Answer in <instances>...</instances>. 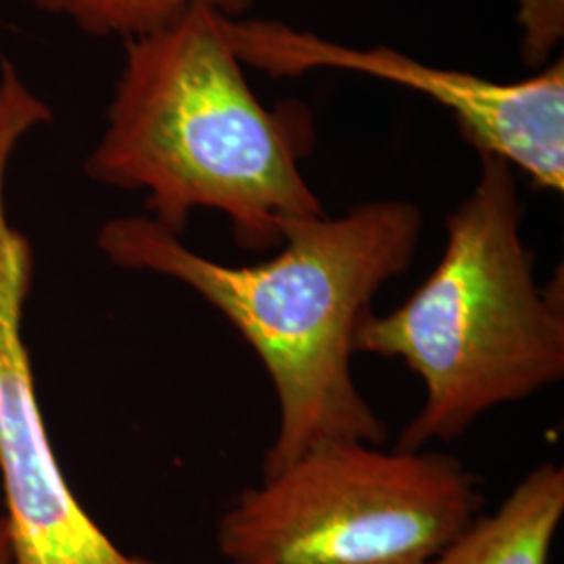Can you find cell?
I'll return each mask as SVG.
<instances>
[{
  "mask_svg": "<svg viewBox=\"0 0 564 564\" xmlns=\"http://www.w3.org/2000/svg\"><path fill=\"white\" fill-rule=\"evenodd\" d=\"M563 517V466L542 463L496 512L463 529L433 564H547Z\"/></svg>",
  "mask_w": 564,
  "mask_h": 564,
  "instance_id": "obj_7",
  "label": "cell"
},
{
  "mask_svg": "<svg viewBox=\"0 0 564 564\" xmlns=\"http://www.w3.org/2000/svg\"><path fill=\"white\" fill-rule=\"evenodd\" d=\"M521 55L529 67H544L564 39V0H517Z\"/></svg>",
  "mask_w": 564,
  "mask_h": 564,
  "instance_id": "obj_9",
  "label": "cell"
},
{
  "mask_svg": "<svg viewBox=\"0 0 564 564\" xmlns=\"http://www.w3.org/2000/svg\"><path fill=\"white\" fill-rule=\"evenodd\" d=\"M220 28L242 65L276 78L339 69L426 95L454 118L477 155L505 160L540 188L564 191L563 57L531 78L496 82L435 67L389 46H347L281 21L223 15Z\"/></svg>",
  "mask_w": 564,
  "mask_h": 564,
  "instance_id": "obj_5",
  "label": "cell"
},
{
  "mask_svg": "<svg viewBox=\"0 0 564 564\" xmlns=\"http://www.w3.org/2000/svg\"><path fill=\"white\" fill-rule=\"evenodd\" d=\"M479 162V181L447 216L433 272L356 333V354L400 360L423 383L402 449L454 442L487 412L563 381V270L540 284L514 170L487 153Z\"/></svg>",
  "mask_w": 564,
  "mask_h": 564,
  "instance_id": "obj_3",
  "label": "cell"
},
{
  "mask_svg": "<svg viewBox=\"0 0 564 564\" xmlns=\"http://www.w3.org/2000/svg\"><path fill=\"white\" fill-rule=\"evenodd\" d=\"M481 506L445 452L326 442L245 489L216 542L228 564H433Z\"/></svg>",
  "mask_w": 564,
  "mask_h": 564,
  "instance_id": "obj_4",
  "label": "cell"
},
{
  "mask_svg": "<svg viewBox=\"0 0 564 564\" xmlns=\"http://www.w3.org/2000/svg\"><path fill=\"white\" fill-rule=\"evenodd\" d=\"M220 18L193 7L126 42L105 132L84 170L105 186L142 191L149 216L178 237L197 209H214L237 245L265 253L281 247L286 224L326 214L300 167L312 130L263 107Z\"/></svg>",
  "mask_w": 564,
  "mask_h": 564,
  "instance_id": "obj_2",
  "label": "cell"
},
{
  "mask_svg": "<svg viewBox=\"0 0 564 564\" xmlns=\"http://www.w3.org/2000/svg\"><path fill=\"white\" fill-rule=\"evenodd\" d=\"M0 564H13L11 535H9V523L4 514H0Z\"/></svg>",
  "mask_w": 564,
  "mask_h": 564,
  "instance_id": "obj_10",
  "label": "cell"
},
{
  "mask_svg": "<svg viewBox=\"0 0 564 564\" xmlns=\"http://www.w3.org/2000/svg\"><path fill=\"white\" fill-rule=\"evenodd\" d=\"M424 216L405 199L282 228L276 256L226 265L188 249L151 216L102 224L99 249L123 270L182 282L218 310L262 360L279 402L263 475L326 442L383 445L387 429L354 379L356 333L384 284L414 262Z\"/></svg>",
  "mask_w": 564,
  "mask_h": 564,
  "instance_id": "obj_1",
  "label": "cell"
},
{
  "mask_svg": "<svg viewBox=\"0 0 564 564\" xmlns=\"http://www.w3.org/2000/svg\"><path fill=\"white\" fill-rule=\"evenodd\" d=\"M42 13L72 21L90 36L134 41L181 20L193 7H209L239 20L258 0H28Z\"/></svg>",
  "mask_w": 564,
  "mask_h": 564,
  "instance_id": "obj_8",
  "label": "cell"
},
{
  "mask_svg": "<svg viewBox=\"0 0 564 564\" xmlns=\"http://www.w3.org/2000/svg\"><path fill=\"white\" fill-rule=\"evenodd\" d=\"M15 139L0 128V484L13 564H160L126 554L63 477L21 335L34 256L7 220L4 174Z\"/></svg>",
  "mask_w": 564,
  "mask_h": 564,
  "instance_id": "obj_6",
  "label": "cell"
}]
</instances>
